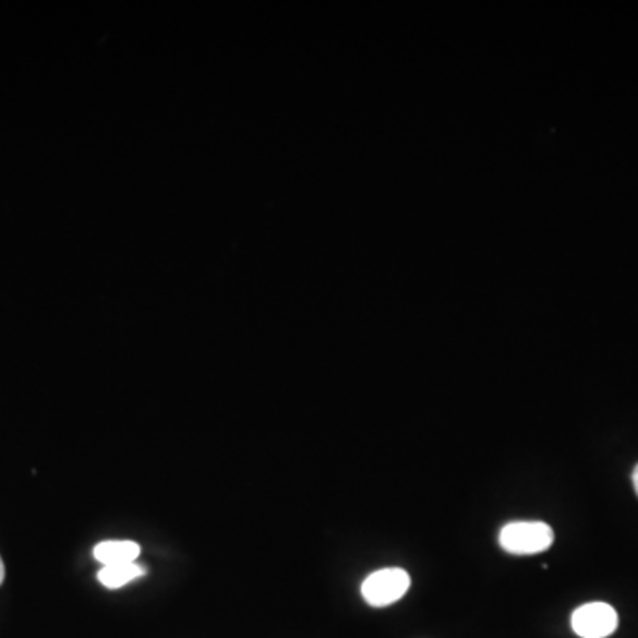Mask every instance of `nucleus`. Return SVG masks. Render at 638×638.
Returning a JSON list of instances; mask_svg holds the SVG:
<instances>
[{"label": "nucleus", "mask_w": 638, "mask_h": 638, "mask_svg": "<svg viewBox=\"0 0 638 638\" xmlns=\"http://www.w3.org/2000/svg\"><path fill=\"white\" fill-rule=\"evenodd\" d=\"M553 541V529L544 521H510L502 527L498 534L502 550L510 555L543 553L552 546Z\"/></svg>", "instance_id": "f257e3e1"}, {"label": "nucleus", "mask_w": 638, "mask_h": 638, "mask_svg": "<svg viewBox=\"0 0 638 638\" xmlns=\"http://www.w3.org/2000/svg\"><path fill=\"white\" fill-rule=\"evenodd\" d=\"M93 553L96 561L104 566L135 563L141 555V546L135 541H104L96 544Z\"/></svg>", "instance_id": "20e7f679"}, {"label": "nucleus", "mask_w": 638, "mask_h": 638, "mask_svg": "<svg viewBox=\"0 0 638 638\" xmlns=\"http://www.w3.org/2000/svg\"><path fill=\"white\" fill-rule=\"evenodd\" d=\"M144 573H146V569L135 563L110 564V566L101 567V571L98 573V580L107 589H119V587L127 586L130 581L137 580Z\"/></svg>", "instance_id": "39448f33"}, {"label": "nucleus", "mask_w": 638, "mask_h": 638, "mask_svg": "<svg viewBox=\"0 0 638 638\" xmlns=\"http://www.w3.org/2000/svg\"><path fill=\"white\" fill-rule=\"evenodd\" d=\"M631 479H634L635 492H637V495H638V465H637V467H635L634 476H631Z\"/></svg>", "instance_id": "423d86ee"}, {"label": "nucleus", "mask_w": 638, "mask_h": 638, "mask_svg": "<svg viewBox=\"0 0 638 638\" xmlns=\"http://www.w3.org/2000/svg\"><path fill=\"white\" fill-rule=\"evenodd\" d=\"M5 577V567L4 563H2V558H0V586H2V581H4Z\"/></svg>", "instance_id": "0eeeda50"}, {"label": "nucleus", "mask_w": 638, "mask_h": 638, "mask_svg": "<svg viewBox=\"0 0 638 638\" xmlns=\"http://www.w3.org/2000/svg\"><path fill=\"white\" fill-rule=\"evenodd\" d=\"M410 575L401 567H385L374 571L362 583V598L376 609L393 605L410 589Z\"/></svg>", "instance_id": "f03ea898"}, {"label": "nucleus", "mask_w": 638, "mask_h": 638, "mask_svg": "<svg viewBox=\"0 0 638 638\" xmlns=\"http://www.w3.org/2000/svg\"><path fill=\"white\" fill-rule=\"evenodd\" d=\"M619 617L609 603H587L578 606L571 615V628L581 638H606L614 634Z\"/></svg>", "instance_id": "7ed1b4c3"}]
</instances>
